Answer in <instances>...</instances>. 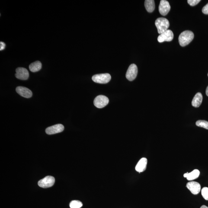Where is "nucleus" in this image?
<instances>
[{
  "mask_svg": "<svg viewBox=\"0 0 208 208\" xmlns=\"http://www.w3.org/2000/svg\"><path fill=\"white\" fill-rule=\"evenodd\" d=\"M194 37V34L190 30H185L182 32L179 36V43L180 46L184 47L191 43Z\"/></svg>",
  "mask_w": 208,
  "mask_h": 208,
  "instance_id": "1",
  "label": "nucleus"
},
{
  "mask_svg": "<svg viewBox=\"0 0 208 208\" xmlns=\"http://www.w3.org/2000/svg\"><path fill=\"white\" fill-rule=\"evenodd\" d=\"M155 25L157 29L158 33L160 34L168 30L169 27L170 23L168 20L166 18L160 17L156 20Z\"/></svg>",
  "mask_w": 208,
  "mask_h": 208,
  "instance_id": "2",
  "label": "nucleus"
},
{
  "mask_svg": "<svg viewBox=\"0 0 208 208\" xmlns=\"http://www.w3.org/2000/svg\"><path fill=\"white\" fill-rule=\"evenodd\" d=\"M94 82L100 84H106L111 79V76L108 73L98 74L94 75L92 78Z\"/></svg>",
  "mask_w": 208,
  "mask_h": 208,
  "instance_id": "3",
  "label": "nucleus"
},
{
  "mask_svg": "<svg viewBox=\"0 0 208 208\" xmlns=\"http://www.w3.org/2000/svg\"><path fill=\"white\" fill-rule=\"evenodd\" d=\"M55 182L54 177L48 176L41 180L38 182V185L40 187L43 188H47L53 185Z\"/></svg>",
  "mask_w": 208,
  "mask_h": 208,
  "instance_id": "4",
  "label": "nucleus"
},
{
  "mask_svg": "<svg viewBox=\"0 0 208 208\" xmlns=\"http://www.w3.org/2000/svg\"><path fill=\"white\" fill-rule=\"evenodd\" d=\"M108 98L105 96L99 95L96 97L94 101V104L96 107L101 108L105 107L109 103Z\"/></svg>",
  "mask_w": 208,
  "mask_h": 208,
  "instance_id": "5",
  "label": "nucleus"
},
{
  "mask_svg": "<svg viewBox=\"0 0 208 208\" xmlns=\"http://www.w3.org/2000/svg\"><path fill=\"white\" fill-rule=\"evenodd\" d=\"M138 74L137 66L134 64H132L128 68L126 75V78L129 81L134 80L136 78Z\"/></svg>",
  "mask_w": 208,
  "mask_h": 208,
  "instance_id": "6",
  "label": "nucleus"
},
{
  "mask_svg": "<svg viewBox=\"0 0 208 208\" xmlns=\"http://www.w3.org/2000/svg\"><path fill=\"white\" fill-rule=\"evenodd\" d=\"M174 38V34L171 30H168L163 33H161L158 37V41L159 43L165 41H171Z\"/></svg>",
  "mask_w": 208,
  "mask_h": 208,
  "instance_id": "7",
  "label": "nucleus"
},
{
  "mask_svg": "<svg viewBox=\"0 0 208 208\" xmlns=\"http://www.w3.org/2000/svg\"><path fill=\"white\" fill-rule=\"evenodd\" d=\"M15 76L17 79L26 80L28 79L29 77L28 71L24 68H18L16 69Z\"/></svg>",
  "mask_w": 208,
  "mask_h": 208,
  "instance_id": "8",
  "label": "nucleus"
},
{
  "mask_svg": "<svg viewBox=\"0 0 208 208\" xmlns=\"http://www.w3.org/2000/svg\"><path fill=\"white\" fill-rule=\"evenodd\" d=\"M64 128V126L62 124H56L47 128L46 129V132L49 135L55 134L63 131Z\"/></svg>",
  "mask_w": 208,
  "mask_h": 208,
  "instance_id": "9",
  "label": "nucleus"
},
{
  "mask_svg": "<svg viewBox=\"0 0 208 208\" xmlns=\"http://www.w3.org/2000/svg\"><path fill=\"white\" fill-rule=\"evenodd\" d=\"M171 8V6L168 1L165 0L160 1L159 6V11L161 15H167L170 11Z\"/></svg>",
  "mask_w": 208,
  "mask_h": 208,
  "instance_id": "10",
  "label": "nucleus"
},
{
  "mask_svg": "<svg viewBox=\"0 0 208 208\" xmlns=\"http://www.w3.org/2000/svg\"><path fill=\"white\" fill-rule=\"evenodd\" d=\"M186 187L193 194L197 195L200 192V185L197 182L194 181L189 182L187 184Z\"/></svg>",
  "mask_w": 208,
  "mask_h": 208,
  "instance_id": "11",
  "label": "nucleus"
},
{
  "mask_svg": "<svg viewBox=\"0 0 208 208\" xmlns=\"http://www.w3.org/2000/svg\"><path fill=\"white\" fill-rule=\"evenodd\" d=\"M16 91L18 94L22 97L25 98H29L33 95L31 90L26 87L23 86H18L16 88Z\"/></svg>",
  "mask_w": 208,
  "mask_h": 208,
  "instance_id": "12",
  "label": "nucleus"
},
{
  "mask_svg": "<svg viewBox=\"0 0 208 208\" xmlns=\"http://www.w3.org/2000/svg\"><path fill=\"white\" fill-rule=\"evenodd\" d=\"M147 164V159L143 158L139 160L135 167V170L139 173L145 171Z\"/></svg>",
  "mask_w": 208,
  "mask_h": 208,
  "instance_id": "13",
  "label": "nucleus"
},
{
  "mask_svg": "<svg viewBox=\"0 0 208 208\" xmlns=\"http://www.w3.org/2000/svg\"><path fill=\"white\" fill-rule=\"evenodd\" d=\"M203 97L200 93H198L193 97L192 102V104L193 107L198 108L200 107L203 101Z\"/></svg>",
  "mask_w": 208,
  "mask_h": 208,
  "instance_id": "14",
  "label": "nucleus"
},
{
  "mask_svg": "<svg viewBox=\"0 0 208 208\" xmlns=\"http://www.w3.org/2000/svg\"><path fill=\"white\" fill-rule=\"evenodd\" d=\"M200 174V171L196 169L191 172L185 173L184 174V177L187 178L188 180L191 181L198 178Z\"/></svg>",
  "mask_w": 208,
  "mask_h": 208,
  "instance_id": "15",
  "label": "nucleus"
},
{
  "mask_svg": "<svg viewBox=\"0 0 208 208\" xmlns=\"http://www.w3.org/2000/svg\"><path fill=\"white\" fill-rule=\"evenodd\" d=\"M42 68V64L40 61L32 63L29 66V69L32 72H36L40 71Z\"/></svg>",
  "mask_w": 208,
  "mask_h": 208,
  "instance_id": "16",
  "label": "nucleus"
},
{
  "mask_svg": "<svg viewBox=\"0 0 208 208\" xmlns=\"http://www.w3.org/2000/svg\"><path fill=\"white\" fill-rule=\"evenodd\" d=\"M145 6L148 12H153L155 9V1L153 0H146L145 2Z\"/></svg>",
  "mask_w": 208,
  "mask_h": 208,
  "instance_id": "17",
  "label": "nucleus"
},
{
  "mask_svg": "<svg viewBox=\"0 0 208 208\" xmlns=\"http://www.w3.org/2000/svg\"><path fill=\"white\" fill-rule=\"evenodd\" d=\"M71 208H80L83 206V203L79 200H72L70 203Z\"/></svg>",
  "mask_w": 208,
  "mask_h": 208,
  "instance_id": "18",
  "label": "nucleus"
},
{
  "mask_svg": "<svg viewBox=\"0 0 208 208\" xmlns=\"http://www.w3.org/2000/svg\"><path fill=\"white\" fill-rule=\"evenodd\" d=\"M196 125L199 127L208 129V122L205 120H199L196 122Z\"/></svg>",
  "mask_w": 208,
  "mask_h": 208,
  "instance_id": "19",
  "label": "nucleus"
},
{
  "mask_svg": "<svg viewBox=\"0 0 208 208\" xmlns=\"http://www.w3.org/2000/svg\"><path fill=\"white\" fill-rule=\"evenodd\" d=\"M201 193L203 198L208 200V187H203L201 190Z\"/></svg>",
  "mask_w": 208,
  "mask_h": 208,
  "instance_id": "20",
  "label": "nucleus"
},
{
  "mask_svg": "<svg viewBox=\"0 0 208 208\" xmlns=\"http://www.w3.org/2000/svg\"><path fill=\"white\" fill-rule=\"evenodd\" d=\"M200 0H188L187 1V2L190 5L192 6H194L197 5L199 2H200Z\"/></svg>",
  "mask_w": 208,
  "mask_h": 208,
  "instance_id": "21",
  "label": "nucleus"
},
{
  "mask_svg": "<svg viewBox=\"0 0 208 208\" xmlns=\"http://www.w3.org/2000/svg\"><path fill=\"white\" fill-rule=\"evenodd\" d=\"M202 12L203 14H208V3L205 6L203 7Z\"/></svg>",
  "mask_w": 208,
  "mask_h": 208,
  "instance_id": "22",
  "label": "nucleus"
},
{
  "mask_svg": "<svg viewBox=\"0 0 208 208\" xmlns=\"http://www.w3.org/2000/svg\"><path fill=\"white\" fill-rule=\"evenodd\" d=\"M5 44L4 42H0V51L3 50L5 49Z\"/></svg>",
  "mask_w": 208,
  "mask_h": 208,
  "instance_id": "23",
  "label": "nucleus"
},
{
  "mask_svg": "<svg viewBox=\"0 0 208 208\" xmlns=\"http://www.w3.org/2000/svg\"><path fill=\"white\" fill-rule=\"evenodd\" d=\"M206 95H207L208 97V86L207 87V88H206Z\"/></svg>",
  "mask_w": 208,
  "mask_h": 208,
  "instance_id": "24",
  "label": "nucleus"
},
{
  "mask_svg": "<svg viewBox=\"0 0 208 208\" xmlns=\"http://www.w3.org/2000/svg\"><path fill=\"white\" fill-rule=\"evenodd\" d=\"M200 208H208V207L207 206L203 205V206H201V207Z\"/></svg>",
  "mask_w": 208,
  "mask_h": 208,
  "instance_id": "25",
  "label": "nucleus"
},
{
  "mask_svg": "<svg viewBox=\"0 0 208 208\" xmlns=\"http://www.w3.org/2000/svg\"></svg>",
  "mask_w": 208,
  "mask_h": 208,
  "instance_id": "26",
  "label": "nucleus"
}]
</instances>
